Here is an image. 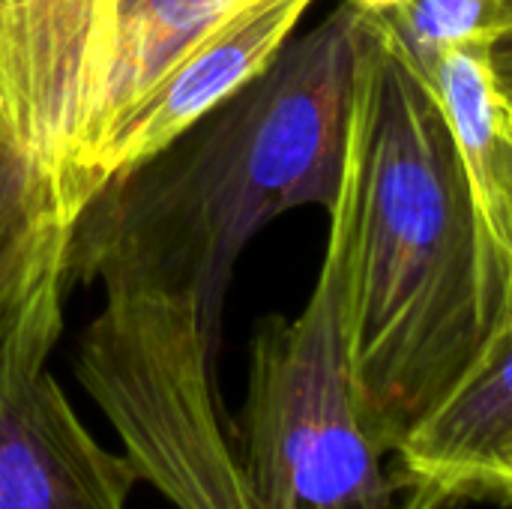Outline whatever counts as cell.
<instances>
[{"mask_svg": "<svg viewBox=\"0 0 512 509\" xmlns=\"http://www.w3.org/2000/svg\"><path fill=\"white\" fill-rule=\"evenodd\" d=\"M324 264L360 405L393 459L512 333V261L483 228L432 84L372 12Z\"/></svg>", "mask_w": 512, "mask_h": 509, "instance_id": "cell-1", "label": "cell"}, {"mask_svg": "<svg viewBox=\"0 0 512 509\" xmlns=\"http://www.w3.org/2000/svg\"><path fill=\"white\" fill-rule=\"evenodd\" d=\"M363 12L339 3L156 159L105 183L78 219L72 285H144L198 303L222 336L243 249L273 219L336 204Z\"/></svg>", "mask_w": 512, "mask_h": 509, "instance_id": "cell-2", "label": "cell"}, {"mask_svg": "<svg viewBox=\"0 0 512 509\" xmlns=\"http://www.w3.org/2000/svg\"><path fill=\"white\" fill-rule=\"evenodd\" d=\"M105 0H0V363L48 369L72 240L99 186L81 168Z\"/></svg>", "mask_w": 512, "mask_h": 509, "instance_id": "cell-3", "label": "cell"}, {"mask_svg": "<svg viewBox=\"0 0 512 509\" xmlns=\"http://www.w3.org/2000/svg\"><path fill=\"white\" fill-rule=\"evenodd\" d=\"M219 336L195 300L105 288L78 339L75 375L126 447L138 480L177 509H261L216 390Z\"/></svg>", "mask_w": 512, "mask_h": 509, "instance_id": "cell-4", "label": "cell"}, {"mask_svg": "<svg viewBox=\"0 0 512 509\" xmlns=\"http://www.w3.org/2000/svg\"><path fill=\"white\" fill-rule=\"evenodd\" d=\"M234 435L261 509H396L390 453L360 405L327 264L297 318L258 327Z\"/></svg>", "mask_w": 512, "mask_h": 509, "instance_id": "cell-5", "label": "cell"}, {"mask_svg": "<svg viewBox=\"0 0 512 509\" xmlns=\"http://www.w3.org/2000/svg\"><path fill=\"white\" fill-rule=\"evenodd\" d=\"M315 0H237L114 120L87 171L102 189L156 159L210 111L258 78L297 33Z\"/></svg>", "mask_w": 512, "mask_h": 509, "instance_id": "cell-6", "label": "cell"}, {"mask_svg": "<svg viewBox=\"0 0 512 509\" xmlns=\"http://www.w3.org/2000/svg\"><path fill=\"white\" fill-rule=\"evenodd\" d=\"M138 471L78 420L48 369L0 363V509H126Z\"/></svg>", "mask_w": 512, "mask_h": 509, "instance_id": "cell-7", "label": "cell"}, {"mask_svg": "<svg viewBox=\"0 0 512 509\" xmlns=\"http://www.w3.org/2000/svg\"><path fill=\"white\" fill-rule=\"evenodd\" d=\"M512 453V333L486 366L393 453L396 509L495 504Z\"/></svg>", "mask_w": 512, "mask_h": 509, "instance_id": "cell-8", "label": "cell"}, {"mask_svg": "<svg viewBox=\"0 0 512 509\" xmlns=\"http://www.w3.org/2000/svg\"><path fill=\"white\" fill-rule=\"evenodd\" d=\"M450 123L468 183L492 246L512 261V222L504 195V156L512 141V105L504 96L489 42L447 48L426 72Z\"/></svg>", "mask_w": 512, "mask_h": 509, "instance_id": "cell-9", "label": "cell"}, {"mask_svg": "<svg viewBox=\"0 0 512 509\" xmlns=\"http://www.w3.org/2000/svg\"><path fill=\"white\" fill-rule=\"evenodd\" d=\"M234 3L237 0H105L102 66L90 135L81 156L84 171L114 120Z\"/></svg>", "mask_w": 512, "mask_h": 509, "instance_id": "cell-10", "label": "cell"}, {"mask_svg": "<svg viewBox=\"0 0 512 509\" xmlns=\"http://www.w3.org/2000/svg\"><path fill=\"white\" fill-rule=\"evenodd\" d=\"M378 18L426 75L447 48L492 42L501 30V0H405L399 9L381 12Z\"/></svg>", "mask_w": 512, "mask_h": 509, "instance_id": "cell-11", "label": "cell"}, {"mask_svg": "<svg viewBox=\"0 0 512 509\" xmlns=\"http://www.w3.org/2000/svg\"><path fill=\"white\" fill-rule=\"evenodd\" d=\"M489 54H492V66L498 75V84L504 90V96L512 105V27H504L492 42H489Z\"/></svg>", "mask_w": 512, "mask_h": 509, "instance_id": "cell-12", "label": "cell"}, {"mask_svg": "<svg viewBox=\"0 0 512 509\" xmlns=\"http://www.w3.org/2000/svg\"><path fill=\"white\" fill-rule=\"evenodd\" d=\"M495 504H512V453L507 456V465H504V474H501V483L495 492Z\"/></svg>", "mask_w": 512, "mask_h": 509, "instance_id": "cell-13", "label": "cell"}, {"mask_svg": "<svg viewBox=\"0 0 512 509\" xmlns=\"http://www.w3.org/2000/svg\"><path fill=\"white\" fill-rule=\"evenodd\" d=\"M348 3H354L357 9H363V12H393V9H399L405 0H348Z\"/></svg>", "mask_w": 512, "mask_h": 509, "instance_id": "cell-14", "label": "cell"}, {"mask_svg": "<svg viewBox=\"0 0 512 509\" xmlns=\"http://www.w3.org/2000/svg\"><path fill=\"white\" fill-rule=\"evenodd\" d=\"M504 195H507V210H510L512 222V141L507 147V156H504Z\"/></svg>", "mask_w": 512, "mask_h": 509, "instance_id": "cell-15", "label": "cell"}, {"mask_svg": "<svg viewBox=\"0 0 512 509\" xmlns=\"http://www.w3.org/2000/svg\"><path fill=\"white\" fill-rule=\"evenodd\" d=\"M504 27H512V0H501V30Z\"/></svg>", "mask_w": 512, "mask_h": 509, "instance_id": "cell-16", "label": "cell"}]
</instances>
